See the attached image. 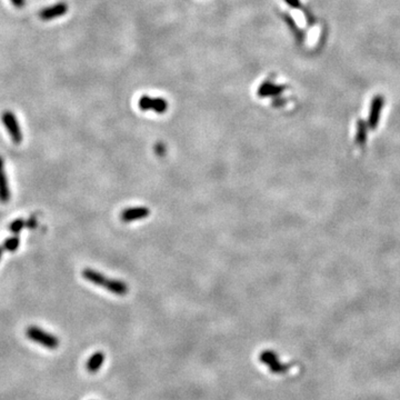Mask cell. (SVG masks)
<instances>
[{
	"label": "cell",
	"mask_w": 400,
	"mask_h": 400,
	"mask_svg": "<svg viewBox=\"0 0 400 400\" xmlns=\"http://www.w3.org/2000/svg\"><path fill=\"white\" fill-rule=\"evenodd\" d=\"M24 224L26 223H24L23 219H16L11 222V224L9 226V230L11 232H14V234H18V232L24 227Z\"/></svg>",
	"instance_id": "12"
},
{
	"label": "cell",
	"mask_w": 400,
	"mask_h": 400,
	"mask_svg": "<svg viewBox=\"0 0 400 400\" xmlns=\"http://www.w3.org/2000/svg\"><path fill=\"white\" fill-rule=\"evenodd\" d=\"M150 215V210L148 208L142 206V207H130L127 209L122 210L120 214V219L121 222H137V220H141L148 217Z\"/></svg>",
	"instance_id": "7"
},
{
	"label": "cell",
	"mask_w": 400,
	"mask_h": 400,
	"mask_svg": "<svg viewBox=\"0 0 400 400\" xmlns=\"http://www.w3.org/2000/svg\"><path fill=\"white\" fill-rule=\"evenodd\" d=\"M2 250H3V249L0 247V258H1V256H2Z\"/></svg>",
	"instance_id": "14"
},
{
	"label": "cell",
	"mask_w": 400,
	"mask_h": 400,
	"mask_svg": "<svg viewBox=\"0 0 400 400\" xmlns=\"http://www.w3.org/2000/svg\"><path fill=\"white\" fill-rule=\"evenodd\" d=\"M26 336L28 337V339L44 346V348L56 349L59 346L58 338L54 334L44 332L42 328L36 327V326H30V327L27 328Z\"/></svg>",
	"instance_id": "3"
},
{
	"label": "cell",
	"mask_w": 400,
	"mask_h": 400,
	"mask_svg": "<svg viewBox=\"0 0 400 400\" xmlns=\"http://www.w3.org/2000/svg\"><path fill=\"white\" fill-rule=\"evenodd\" d=\"M383 104V99L380 96H377L373 100V105H371V111H370V122L375 126L377 124L378 118H379V112H380L381 107Z\"/></svg>",
	"instance_id": "10"
},
{
	"label": "cell",
	"mask_w": 400,
	"mask_h": 400,
	"mask_svg": "<svg viewBox=\"0 0 400 400\" xmlns=\"http://www.w3.org/2000/svg\"><path fill=\"white\" fill-rule=\"evenodd\" d=\"M2 121L6 129L8 130V133L10 134L12 141H14L16 145H19L22 140V133L15 116L12 115L11 112H5L2 116Z\"/></svg>",
	"instance_id": "6"
},
{
	"label": "cell",
	"mask_w": 400,
	"mask_h": 400,
	"mask_svg": "<svg viewBox=\"0 0 400 400\" xmlns=\"http://www.w3.org/2000/svg\"><path fill=\"white\" fill-rule=\"evenodd\" d=\"M83 277L86 280L90 281V283L95 284L96 286L107 289L108 291L112 292L113 295L125 296L127 295L129 290L127 284L124 283V281L108 278V277H106L101 272L93 270V269H85L83 271Z\"/></svg>",
	"instance_id": "1"
},
{
	"label": "cell",
	"mask_w": 400,
	"mask_h": 400,
	"mask_svg": "<svg viewBox=\"0 0 400 400\" xmlns=\"http://www.w3.org/2000/svg\"><path fill=\"white\" fill-rule=\"evenodd\" d=\"M259 360L265 366H267L269 370L275 375H285L291 368V364H284L280 361L278 354L272 350H265L259 355Z\"/></svg>",
	"instance_id": "4"
},
{
	"label": "cell",
	"mask_w": 400,
	"mask_h": 400,
	"mask_svg": "<svg viewBox=\"0 0 400 400\" xmlns=\"http://www.w3.org/2000/svg\"><path fill=\"white\" fill-rule=\"evenodd\" d=\"M10 200V189L5 171V164L2 157H0V202L6 203Z\"/></svg>",
	"instance_id": "8"
},
{
	"label": "cell",
	"mask_w": 400,
	"mask_h": 400,
	"mask_svg": "<svg viewBox=\"0 0 400 400\" xmlns=\"http://www.w3.org/2000/svg\"><path fill=\"white\" fill-rule=\"evenodd\" d=\"M138 106L142 111H153L156 113H164L168 109V103L161 97H150L144 95L138 101Z\"/></svg>",
	"instance_id": "5"
},
{
	"label": "cell",
	"mask_w": 400,
	"mask_h": 400,
	"mask_svg": "<svg viewBox=\"0 0 400 400\" xmlns=\"http://www.w3.org/2000/svg\"><path fill=\"white\" fill-rule=\"evenodd\" d=\"M19 246V238L18 237H11V238L6 239V242L3 243V248L8 251H15L16 249Z\"/></svg>",
	"instance_id": "11"
},
{
	"label": "cell",
	"mask_w": 400,
	"mask_h": 400,
	"mask_svg": "<svg viewBox=\"0 0 400 400\" xmlns=\"http://www.w3.org/2000/svg\"><path fill=\"white\" fill-rule=\"evenodd\" d=\"M105 361V354L101 352H96L95 354H92L89 359L86 362V368L89 371V373L95 374L104 365Z\"/></svg>",
	"instance_id": "9"
},
{
	"label": "cell",
	"mask_w": 400,
	"mask_h": 400,
	"mask_svg": "<svg viewBox=\"0 0 400 400\" xmlns=\"http://www.w3.org/2000/svg\"><path fill=\"white\" fill-rule=\"evenodd\" d=\"M26 226H27L28 228H35V227L37 226V218H36V216H32V217H30V219L28 220V222H26Z\"/></svg>",
	"instance_id": "13"
},
{
	"label": "cell",
	"mask_w": 400,
	"mask_h": 400,
	"mask_svg": "<svg viewBox=\"0 0 400 400\" xmlns=\"http://www.w3.org/2000/svg\"><path fill=\"white\" fill-rule=\"evenodd\" d=\"M287 90L285 84H280L277 81V79L268 77V78L261 81L260 85L257 88V96L260 99H271L272 105L276 106L277 108H281L284 105H286V100L281 98V95Z\"/></svg>",
	"instance_id": "2"
}]
</instances>
